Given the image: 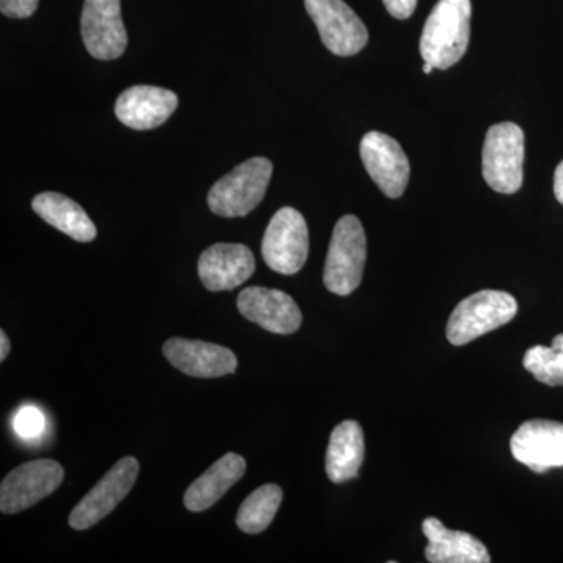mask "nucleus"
Here are the masks:
<instances>
[{"mask_svg": "<svg viewBox=\"0 0 563 563\" xmlns=\"http://www.w3.org/2000/svg\"><path fill=\"white\" fill-rule=\"evenodd\" d=\"M385 9L396 20H409L417 9L418 0H383Z\"/></svg>", "mask_w": 563, "mask_h": 563, "instance_id": "obj_25", "label": "nucleus"}, {"mask_svg": "<svg viewBox=\"0 0 563 563\" xmlns=\"http://www.w3.org/2000/svg\"><path fill=\"white\" fill-rule=\"evenodd\" d=\"M366 263V235L362 222L354 214L340 218L333 229L328 258H325V288L333 295L347 296L362 284Z\"/></svg>", "mask_w": 563, "mask_h": 563, "instance_id": "obj_3", "label": "nucleus"}, {"mask_svg": "<svg viewBox=\"0 0 563 563\" xmlns=\"http://www.w3.org/2000/svg\"><path fill=\"white\" fill-rule=\"evenodd\" d=\"M236 306L246 320L279 335H290L302 324V313L295 299L287 292L273 288H244Z\"/></svg>", "mask_w": 563, "mask_h": 563, "instance_id": "obj_13", "label": "nucleus"}, {"mask_svg": "<svg viewBox=\"0 0 563 563\" xmlns=\"http://www.w3.org/2000/svg\"><path fill=\"white\" fill-rule=\"evenodd\" d=\"M363 457H365V437L357 421L340 422L331 433L328 454H325V473L335 484L346 483L358 476Z\"/></svg>", "mask_w": 563, "mask_h": 563, "instance_id": "obj_20", "label": "nucleus"}, {"mask_svg": "<svg viewBox=\"0 0 563 563\" xmlns=\"http://www.w3.org/2000/svg\"><path fill=\"white\" fill-rule=\"evenodd\" d=\"M322 44L339 57H352L368 43V29L344 0H303Z\"/></svg>", "mask_w": 563, "mask_h": 563, "instance_id": "obj_7", "label": "nucleus"}, {"mask_svg": "<svg viewBox=\"0 0 563 563\" xmlns=\"http://www.w3.org/2000/svg\"><path fill=\"white\" fill-rule=\"evenodd\" d=\"M361 158L366 173L387 198H401L409 185L410 163L398 141L387 133L368 132L362 139Z\"/></svg>", "mask_w": 563, "mask_h": 563, "instance_id": "obj_11", "label": "nucleus"}, {"mask_svg": "<svg viewBox=\"0 0 563 563\" xmlns=\"http://www.w3.org/2000/svg\"><path fill=\"white\" fill-rule=\"evenodd\" d=\"M525 133L514 122L488 129L483 150V176L488 187L515 195L523 185Z\"/></svg>", "mask_w": 563, "mask_h": 563, "instance_id": "obj_5", "label": "nucleus"}, {"mask_svg": "<svg viewBox=\"0 0 563 563\" xmlns=\"http://www.w3.org/2000/svg\"><path fill=\"white\" fill-rule=\"evenodd\" d=\"M554 195L555 199L563 206V161L559 163L554 173Z\"/></svg>", "mask_w": 563, "mask_h": 563, "instance_id": "obj_26", "label": "nucleus"}, {"mask_svg": "<svg viewBox=\"0 0 563 563\" xmlns=\"http://www.w3.org/2000/svg\"><path fill=\"white\" fill-rule=\"evenodd\" d=\"M14 431L24 440L38 439L46 429V417L38 407L24 406L18 410L13 421Z\"/></svg>", "mask_w": 563, "mask_h": 563, "instance_id": "obj_23", "label": "nucleus"}, {"mask_svg": "<svg viewBox=\"0 0 563 563\" xmlns=\"http://www.w3.org/2000/svg\"><path fill=\"white\" fill-rule=\"evenodd\" d=\"M32 209L47 224L80 243H90L98 229L79 203L60 192H41L32 201Z\"/></svg>", "mask_w": 563, "mask_h": 563, "instance_id": "obj_19", "label": "nucleus"}, {"mask_svg": "<svg viewBox=\"0 0 563 563\" xmlns=\"http://www.w3.org/2000/svg\"><path fill=\"white\" fill-rule=\"evenodd\" d=\"M255 272V257L240 243H217L202 252L198 274L209 291H228L240 287Z\"/></svg>", "mask_w": 563, "mask_h": 563, "instance_id": "obj_14", "label": "nucleus"}, {"mask_svg": "<svg viewBox=\"0 0 563 563\" xmlns=\"http://www.w3.org/2000/svg\"><path fill=\"white\" fill-rule=\"evenodd\" d=\"M422 532L428 539L426 559L431 563H488L492 561L485 544L463 531H450L437 518H426Z\"/></svg>", "mask_w": 563, "mask_h": 563, "instance_id": "obj_17", "label": "nucleus"}, {"mask_svg": "<svg viewBox=\"0 0 563 563\" xmlns=\"http://www.w3.org/2000/svg\"><path fill=\"white\" fill-rule=\"evenodd\" d=\"M65 470L60 463L41 459L18 466L0 485V510L18 514L52 495L63 483Z\"/></svg>", "mask_w": 563, "mask_h": 563, "instance_id": "obj_8", "label": "nucleus"}, {"mask_svg": "<svg viewBox=\"0 0 563 563\" xmlns=\"http://www.w3.org/2000/svg\"><path fill=\"white\" fill-rule=\"evenodd\" d=\"M433 69L435 68H433V65H431V63L424 62V66H422V73L431 74Z\"/></svg>", "mask_w": 563, "mask_h": 563, "instance_id": "obj_28", "label": "nucleus"}, {"mask_svg": "<svg viewBox=\"0 0 563 563\" xmlns=\"http://www.w3.org/2000/svg\"><path fill=\"white\" fill-rule=\"evenodd\" d=\"M262 255L273 272L285 276L301 272L309 257V228L298 210L276 211L263 235Z\"/></svg>", "mask_w": 563, "mask_h": 563, "instance_id": "obj_6", "label": "nucleus"}, {"mask_svg": "<svg viewBox=\"0 0 563 563\" xmlns=\"http://www.w3.org/2000/svg\"><path fill=\"white\" fill-rule=\"evenodd\" d=\"M523 365L539 383L563 387V333L555 336L551 347L539 344L526 352Z\"/></svg>", "mask_w": 563, "mask_h": 563, "instance_id": "obj_22", "label": "nucleus"}, {"mask_svg": "<svg viewBox=\"0 0 563 563\" xmlns=\"http://www.w3.org/2000/svg\"><path fill=\"white\" fill-rule=\"evenodd\" d=\"M246 473L242 455L229 453L195 481L185 492V507L191 512H203L220 501Z\"/></svg>", "mask_w": 563, "mask_h": 563, "instance_id": "obj_18", "label": "nucleus"}, {"mask_svg": "<svg viewBox=\"0 0 563 563\" xmlns=\"http://www.w3.org/2000/svg\"><path fill=\"white\" fill-rule=\"evenodd\" d=\"M518 303L506 291L474 292L457 303L448 321L446 336L454 346L479 339L514 320Z\"/></svg>", "mask_w": 563, "mask_h": 563, "instance_id": "obj_4", "label": "nucleus"}, {"mask_svg": "<svg viewBox=\"0 0 563 563\" xmlns=\"http://www.w3.org/2000/svg\"><path fill=\"white\" fill-rule=\"evenodd\" d=\"M166 361L191 377H221L235 373L236 355L220 344L199 340L169 339L163 344Z\"/></svg>", "mask_w": 563, "mask_h": 563, "instance_id": "obj_16", "label": "nucleus"}, {"mask_svg": "<svg viewBox=\"0 0 563 563\" xmlns=\"http://www.w3.org/2000/svg\"><path fill=\"white\" fill-rule=\"evenodd\" d=\"M140 474V463L135 457H124L114 463L106 476L69 515V526L76 531H85L98 525L113 512L122 499L131 493Z\"/></svg>", "mask_w": 563, "mask_h": 563, "instance_id": "obj_9", "label": "nucleus"}, {"mask_svg": "<svg viewBox=\"0 0 563 563\" xmlns=\"http://www.w3.org/2000/svg\"><path fill=\"white\" fill-rule=\"evenodd\" d=\"M0 344H2V350H0V361H5L7 355H9L10 352V340L9 336H7V333L3 331H0Z\"/></svg>", "mask_w": 563, "mask_h": 563, "instance_id": "obj_27", "label": "nucleus"}, {"mask_svg": "<svg viewBox=\"0 0 563 563\" xmlns=\"http://www.w3.org/2000/svg\"><path fill=\"white\" fill-rule=\"evenodd\" d=\"M40 0H0V11L3 16L13 20H25L31 18L38 9Z\"/></svg>", "mask_w": 563, "mask_h": 563, "instance_id": "obj_24", "label": "nucleus"}, {"mask_svg": "<svg viewBox=\"0 0 563 563\" xmlns=\"http://www.w3.org/2000/svg\"><path fill=\"white\" fill-rule=\"evenodd\" d=\"M273 176V163L254 157L236 166L211 187L207 202L214 214L242 218L257 209L265 198Z\"/></svg>", "mask_w": 563, "mask_h": 563, "instance_id": "obj_2", "label": "nucleus"}, {"mask_svg": "<svg viewBox=\"0 0 563 563\" xmlns=\"http://www.w3.org/2000/svg\"><path fill=\"white\" fill-rule=\"evenodd\" d=\"M179 106L176 92L151 85H136L128 88L117 103L114 113L118 120L135 131H151L169 120Z\"/></svg>", "mask_w": 563, "mask_h": 563, "instance_id": "obj_15", "label": "nucleus"}, {"mask_svg": "<svg viewBox=\"0 0 563 563\" xmlns=\"http://www.w3.org/2000/svg\"><path fill=\"white\" fill-rule=\"evenodd\" d=\"M80 31L91 57L107 62L120 58L128 47L121 0H85Z\"/></svg>", "mask_w": 563, "mask_h": 563, "instance_id": "obj_10", "label": "nucleus"}, {"mask_svg": "<svg viewBox=\"0 0 563 563\" xmlns=\"http://www.w3.org/2000/svg\"><path fill=\"white\" fill-rule=\"evenodd\" d=\"M515 461L536 473L563 466V424L551 420H529L510 440Z\"/></svg>", "mask_w": 563, "mask_h": 563, "instance_id": "obj_12", "label": "nucleus"}, {"mask_svg": "<svg viewBox=\"0 0 563 563\" xmlns=\"http://www.w3.org/2000/svg\"><path fill=\"white\" fill-rule=\"evenodd\" d=\"M472 35V0H439L420 40L422 60L450 69L466 54Z\"/></svg>", "mask_w": 563, "mask_h": 563, "instance_id": "obj_1", "label": "nucleus"}, {"mask_svg": "<svg viewBox=\"0 0 563 563\" xmlns=\"http://www.w3.org/2000/svg\"><path fill=\"white\" fill-rule=\"evenodd\" d=\"M284 493L276 484L262 485L257 490L252 492L239 514H236V526L244 533H261L269 528L279 510Z\"/></svg>", "mask_w": 563, "mask_h": 563, "instance_id": "obj_21", "label": "nucleus"}]
</instances>
